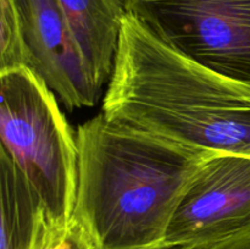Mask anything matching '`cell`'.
<instances>
[{
  "label": "cell",
  "mask_w": 250,
  "mask_h": 249,
  "mask_svg": "<svg viewBox=\"0 0 250 249\" xmlns=\"http://www.w3.org/2000/svg\"><path fill=\"white\" fill-rule=\"evenodd\" d=\"M102 110L189 148L250 156V85L185 58L128 12Z\"/></svg>",
  "instance_id": "6da1fadb"
},
{
  "label": "cell",
  "mask_w": 250,
  "mask_h": 249,
  "mask_svg": "<svg viewBox=\"0 0 250 249\" xmlns=\"http://www.w3.org/2000/svg\"><path fill=\"white\" fill-rule=\"evenodd\" d=\"M73 214L103 249H163L175 210L205 156L104 114L78 127Z\"/></svg>",
  "instance_id": "7a4b0ae2"
},
{
  "label": "cell",
  "mask_w": 250,
  "mask_h": 249,
  "mask_svg": "<svg viewBox=\"0 0 250 249\" xmlns=\"http://www.w3.org/2000/svg\"><path fill=\"white\" fill-rule=\"evenodd\" d=\"M1 148L28 181L44 212L68 220L76 203V137L53 90L31 67L0 72Z\"/></svg>",
  "instance_id": "3957f363"
},
{
  "label": "cell",
  "mask_w": 250,
  "mask_h": 249,
  "mask_svg": "<svg viewBox=\"0 0 250 249\" xmlns=\"http://www.w3.org/2000/svg\"><path fill=\"white\" fill-rule=\"evenodd\" d=\"M128 14L185 58L250 85V0H124Z\"/></svg>",
  "instance_id": "277c9868"
},
{
  "label": "cell",
  "mask_w": 250,
  "mask_h": 249,
  "mask_svg": "<svg viewBox=\"0 0 250 249\" xmlns=\"http://www.w3.org/2000/svg\"><path fill=\"white\" fill-rule=\"evenodd\" d=\"M250 227V156L210 153L188 183L163 249L199 244Z\"/></svg>",
  "instance_id": "5b68a950"
},
{
  "label": "cell",
  "mask_w": 250,
  "mask_h": 249,
  "mask_svg": "<svg viewBox=\"0 0 250 249\" xmlns=\"http://www.w3.org/2000/svg\"><path fill=\"white\" fill-rule=\"evenodd\" d=\"M31 67L70 110L93 106V84L56 0H15Z\"/></svg>",
  "instance_id": "8992f818"
},
{
  "label": "cell",
  "mask_w": 250,
  "mask_h": 249,
  "mask_svg": "<svg viewBox=\"0 0 250 249\" xmlns=\"http://www.w3.org/2000/svg\"><path fill=\"white\" fill-rule=\"evenodd\" d=\"M93 84L102 87L111 77L119 49L124 0H56Z\"/></svg>",
  "instance_id": "52a82bcc"
},
{
  "label": "cell",
  "mask_w": 250,
  "mask_h": 249,
  "mask_svg": "<svg viewBox=\"0 0 250 249\" xmlns=\"http://www.w3.org/2000/svg\"><path fill=\"white\" fill-rule=\"evenodd\" d=\"M0 249H32L42 204L21 171L0 150Z\"/></svg>",
  "instance_id": "ba28073f"
},
{
  "label": "cell",
  "mask_w": 250,
  "mask_h": 249,
  "mask_svg": "<svg viewBox=\"0 0 250 249\" xmlns=\"http://www.w3.org/2000/svg\"><path fill=\"white\" fill-rule=\"evenodd\" d=\"M32 249H103L97 236L77 215L54 220L41 209Z\"/></svg>",
  "instance_id": "9c48e42d"
},
{
  "label": "cell",
  "mask_w": 250,
  "mask_h": 249,
  "mask_svg": "<svg viewBox=\"0 0 250 249\" xmlns=\"http://www.w3.org/2000/svg\"><path fill=\"white\" fill-rule=\"evenodd\" d=\"M20 67H31V58L16 2L0 0V72Z\"/></svg>",
  "instance_id": "30bf717a"
},
{
  "label": "cell",
  "mask_w": 250,
  "mask_h": 249,
  "mask_svg": "<svg viewBox=\"0 0 250 249\" xmlns=\"http://www.w3.org/2000/svg\"><path fill=\"white\" fill-rule=\"evenodd\" d=\"M171 249H250V227L224 238Z\"/></svg>",
  "instance_id": "8fae6325"
}]
</instances>
